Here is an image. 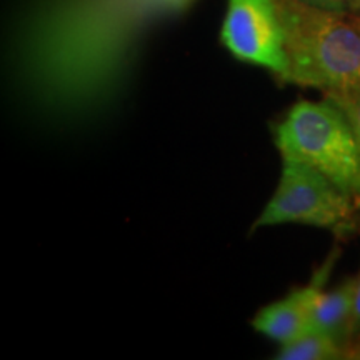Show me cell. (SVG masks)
Returning a JSON list of instances; mask_svg holds the SVG:
<instances>
[{
    "label": "cell",
    "mask_w": 360,
    "mask_h": 360,
    "mask_svg": "<svg viewBox=\"0 0 360 360\" xmlns=\"http://www.w3.org/2000/svg\"><path fill=\"white\" fill-rule=\"evenodd\" d=\"M193 0H34L15 30V62L35 97L102 105L122 84L141 35Z\"/></svg>",
    "instance_id": "6da1fadb"
},
{
    "label": "cell",
    "mask_w": 360,
    "mask_h": 360,
    "mask_svg": "<svg viewBox=\"0 0 360 360\" xmlns=\"http://www.w3.org/2000/svg\"><path fill=\"white\" fill-rule=\"evenodd\" d=\"M285 45V84L326 92L360 89V13L274 0Z\"/></svg>",
    "instance_id": "7a4b0ae2"
},
{
    "label": "cell",
    "mask_w": 360,
    "mask_h": 360,
    "mask_svg": "<svg viewBox=\"0 0 360 360\" xmlns=\"http://www.w3.org/2000/svg\"><path fill=\"white\" fill-rule=\"evenodd\" d=\"M282 159L309 165L347 193L360 210V147L347 117L323 98L300 101L276 125Z\"/></svg>",
    "instance_id": "3957f363"
},
{
    "label": "cell",
    "mask_w": 360,
    "mask_h": 360,
    "mask_svg": "<svg viewBox=\"0 0 360 360\" xmlns=\"http://www.w3.org/2000/svg\"><path fill=\"white\" fill-rule=\"evenodd\" d=\"M357 205L321 172L292 159H283L282 175L272 199L252 225L302 224L335 233L352 232L357 224Z\"/></svg>",
    "instance_id": "277c9868"
},
{
    "label": "cell",
    "mask_w": 360,
    "mask_h": 360,
    "mask_svg": "<svg viewBox=\"0 0 360 360\" xmlns=\"http://www.w3.org/2000/svg\"><path fill=\"white\" fill-rule=\"evenodd\" d=\"M220 39L238 60L265 67L285 82L289 64L274 0H229Z\"/></svg>",
    "instance_id": "5b68a950"
},
{
    "label": "cell",
    "mask_w": 360,
    "mask_h": 360,
    "mask_svg": "<svg viewBox=\"0 0 360 360\" xmlns=\"http://www.w3.org/2000/svg\"><path fill=\"white\" fill-rule=\"evenodd\" d=\"M335 257L337 252H334L327 259V262L314 274L312 281L307 285L292 290L285 299L260 309L252 321L255 330L281 345L289 344L310 330L312 328L310 327V314H312L314 300L326 285L328 274L335 264Z\"/></svg>",
    "instance_id": "8992f818"
},
{
    "label": "cell",
    "mask_w": 360,
    "mask_h": 360,
    "mask_svg": "<svg viewBox=\"0 0 360 360\" xmlns=\"http://www.w3.org/2000/svg\"><path fill=\"white\" fill-rule=\"evenodd\" d=\"M355 277L347 278L332 290H321L315 297L310 314V327L330 335L342 349L352 342Z\"/></svg>",
    "instance_id": "52a82bcc"
},
{
    "label": "cell",
    "mask_w": 360,
    "mask_h": 360,
    "mask_svg": "<svg viewBox=\"0 0 360 360\" xmlns=\"http://www.w3.org/2000/svg\"><path fill=\"white\" fill-rule=\"evenodd\" d=\"M276 359L278 360H337L345 359V350L330 335L321 330L305 332L289 344L281 345Z\"/></svg>",
    "instance_id": "ba28073f"
},
{
    "label": "cell",
    "mask_w": 360,
    "mask_h": 360,
    "mask_svg": "<svg viewBox=\"0 0 360 360\" xmlns=\"http://www.w3.org/2000/svg\"><path fill=\"white\" fill-rule=\"evenodd\" d=\"M326 98L334 102L342 110V114L347 117L360 147V89L344 90V92H326Z\"/></svg>",
    "instance_id": "9c48e42d"
},
{
    "label": "cell",
    "mask_w": 360,
    "mask_h": 360,
    "mask_svg": "<svg viewBox=\"0 0 360 360\" xmlns=\"http://www.w3.org/2000/svg\"><path fill=\"white\" fill-rule=\"evenodd\" d=\"M295 2L305 4V6L323 8V11L334 12H349L347 0H295Z\"/></svg>",
    "instance_id": "30bf717a"
},
{
    "label": "cell",
    "mask_w": 360,
    "mask_h": 360,
    "mask_svg": "<svg viewBox=\"0 0 360 360\" xmlns=\"http://www.w3.org/2000/svg\"><path fill=\"white\" fill-rule=\"evenodd\" d=\"M360 335V270L355 276V289H354V321H352V340ZM352 344V342H350Z\"/></svg>",
    "instance_id": "8fae6325"
},
{
    "label": "cell",
    "mask_w": 360,
    "mask_h": 360,
    "mask_svg": "<svg viewBox=\"0 0 360 360\" xmlns=\"http://www.w3.org/2000/svg\"><path fill=\"white\" fill-rule=\"evenodd\" d=\"M345 359L360 360V335L355 340H352V344L345 350Z\"/></svg>",
    "instance_id": "7c38bea8"
},
{
    "label": "cell",
    "mask_w": 360,
    "mask_h": 360,
    "mask_svg": "<svg viewBox=\"0 0 360 360\" xmlns=\"http://www.w3.org/2000/svg\"><path fill=\"white\" fill-rule=\"evenodd\" d=\"M347 4H349V11L350 12L360 13V0H347Z\"/></svg>",
    "instance_id": "4fadbf2b"
}]
</instances>
